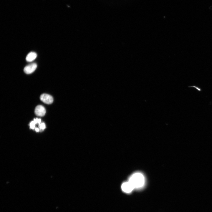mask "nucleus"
Masks as SVG:
<instances>
[{"label":"nucleus","instance_id":"f257e3e1","mask_svg":"<svg viewBox=\"0 0 212 212\" xmlns=\"http://www.w3.org/2000/svg\"><path fill=\"white\" fill-rule=\"evenodd\" d=\"M128 181L134 188H140L144 186L145 183V179L143 174L137 172L131 175Z\"/></svg>","mask_w":212,"mask_h":212},{"label":"nucleus","instance_id":"f03ea898","mask_svg":"<svg viewBox=\"0 0 212 212\" xmlns=\"http://www.w3.org/2000/svg\"><path fill=\"white\" fill-rule=\"evenodd\" d=\"M40 100L43 102L47 104L52 103L53 101V98L52 96L47 94H43L40 97Z\"/></svg>","mask_w":212,"mask_h":212},{"label":"nucleus","instance_id":"7ed1b4c3","mask_svg":"<svg viewBox=\"0 0 212 212\" xmlns=\"http://www.w3.org/2000/svg\"><path fill=\"white\" fill-rule=\"evenodd\" d=\"M121 188L122 191L126 193H130L134 189L129 181L123 183Z\"/></svg>","mask_w":212,"mask_h":212},{"label":"nucleus","instance_id":"20e7f679","mask_svg":"<svg viewBox=\"0 0 212 212\" xmlns=\"http://www.w3.org/2000/svg\"><path fill=\"white\" fill-rule=\"evenodd\" d=\"M37 64L33 63L26 66L24 69V72L26 74H29L33 72L36 69Z\"/></svg>","mask_w":212,"mask_h":212},{"label":"nucleus","instance_id":"39448f33","mask_svg":"<svg viewBox=\"0 0 212 212\" xmlns=\"http://www.w3.org/2000/svg\"><path fill=\"white\" fill-rule=\"evenodd\" d=\"M34 112L37 115L42 117L45 115L46 113V110L43 106L42 105H38L35 108Z\"/></svg>","mask_w":212,"mask_h":212},{"label":"nucleus","instance_id":"423d86ee","mask_svg":"<svg viewBox=\"0 0 212 212\" xmlns=\"http://www.w3.org/2000/svg\"><path fill=\"white\" fill-rule=\"evenodd\" d=\"M37 57V54L34 52H29L27 55L26 59L28 62H31L34 60Z\"/></svg>","mask_w":212,"mask_h":212},{"label":"nucleus","instance_id":"0eeeda50","mask_svg":"<svg viewBox=\"0 0 212 212\" xmlns=\"http://www.w3.org/2000/svg\"><path fill=\"white\" fill-rule=\"evenodd\" d=\"M38 127L40 130H43L45 128L46 126L44 123L42 122L39 124Z\"/></svg>","mask_w":212,"mask_h":212},{"label":"nucleus","instance_id":"6e6552de","mask_svg":"<svg viewBox=\"0 0 212 212\" xmlns=\"http://www.w3.org/2000/svg\"><path fill=\"white\" fill-rule=\"evenodd\" d=\"M36 124L34 121H32L30 123L29 126L31 129H34L35 128V125Z\"/></svg>","mask_w":212,"mask_h":212},{"label":"nucleus","instance_id":"1a4fd4ad","mask_svg":"<svg viewBox=\"0 0 212 212\" xmlns=\"http://www.w3.org/2000/svg\"><path fill=\"white\" fill-rule=\"evenodd\" d=\"M188 87H193L196 89L198 91L200 92L202 91L200 87L196 85H193Z\"/></svg>","mask_w":212,"mask_h":212},{"label":"nucleus","instance_id":"9d476101","mask_svg":"<svg viewBox=\"0 0 212 212\" xmlns=\"http://www.w3.org/2000/svg\"><path fill=\"white\" fill-rule=\"evenodd\" d=\"M35 123L36 124H38V125L40 124L41 122V119H38V118H34L33 120Z\"/></svg>","mask_w":212,"mask_h":212},{"label":"nucleus","instance_id":"9b49d317","mask_svg":"<svg viewBox=\"0 0 212 212\" xmlns=\"http://www.w3.org/2000/svg\"><path fill=\"white\" fill-rule=\"evenodd\" d=\"M35 130L37 132H38L39 131L40 129L39 128L35 127Z\"/></svg>","mask_w":212,"mask_h":212}]
</instances>
